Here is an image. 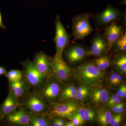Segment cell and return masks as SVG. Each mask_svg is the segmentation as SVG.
Wrapping results in <instances>:
<instances>
[{"mask_svg":"<svg viewBox=\"0 0 126 126\" xmlns=\"http://www.w3.org/2000/svg\"><path fill=\"white\" fill-rule=\"evenodd\" d=\"M73 70L75 79L89 87L97 86L104 77V73L97 67L94 63L83 64Z\"/></svg>","mask_w":126,"mask_h":126,"instance_id":"6da1fadb","label":"cell"},{"mask_svg":"<svg viewBox=\"0 0 126 126\" xmlns=\"http://www.w3.org/2000/svg\"><path fill=\"white\" fill-rule=\"evenodd\" d=\"M63 84L51 76L46 79L38 92L47 103L52 104L58 102L63 88Z\"/></svg>","mask_w":126,"mask_h":126,"instance_id":"7a4b0ae2","label":"cell"},{"mask_svg":"<svg viewBox=\"0 0 126 126\" xmlns=\"http://www.w3.org/2000/svg\"><path fill=\"white\" fill-rule=\"evenodd\" d=\"M78 105L73 100L64 102L55 103L49 104L46 113L51 119L55 117L70 120L77 112Z\"/></svg>","mask_w":126,"mask_h":126,"instance_id":"3957f363","label":"cell"},{"mask_svg":"<svg viewBox=\"0 0 126 126\" xmlns=\"http://www.w3.org/2000/svg\"><path fill=\"white\" fill-rule=\"evenodd\" d=\"M22 72L24 78L32 90L38 91L45 81V79L37 70L33 61L30 59L21 62Z\"/></svg>","mask_w":126,"mask_h":126,"instance_id":"277c9868","label":"cell"},{"mask_svg":"<svg viewBox=\"0 0 126 126\" xmlns=\"http://www.w3.org/2000/svg\"><path fill=\"white\" fill-rule=\"evenodd\" d=\"M30 111L35 114L46 113L49 104L41 96L38 91L31 90L21 102Z\"/></svg>","mask_w":126,"mask_h":126,"instance_id":"5b68a950","label":"cell"},{"mask_svg":"<svg viewBox=\"0 0 126 126\" xmlns=\"http://www.w3.org/2000/svg\"><path fill=\"white\" fill-rule=\"evenodd\" d=\"M31 112L23 105H21L14 112L5 117L2 125L10 126H30Z\"/></svg>","mask_w":126,"mask_h":126,"instance_id":"8992f818","label":"cell"},{"mask_svg":"<svg viewBox=\"0 0 126 126\" xmlns=\"http://www.w3.org/2000/svg\"><path fill=\"white\" fill-rule=\"evenodd\" d=\"M92 15L84 14L75 16L72 19L73 34L76 39H83L93 30L89 22Z\"/></svg>","mask_w":126,"mask_h":126,"instance_id":"52a82bcc","label":"cell"},{"mask_svg":"<svg viewBox=\"0 0 126 126\" xmlns=\"http://www.w3.org/2000/svg\"><path fill=\"white\" fill-rule=\"evenodd\" d=\"M56 32L54 41L56 46V53L54 58H63L64 50L69 44L70 39L65 27L60 20L59 16H57L55 21Z\"/></svg>","mask_w":126,"mask_h":126,"instance_id":"ba28073f","label":"cell"},{"mask_svg":"<svg viewBox=\"0 0 126 126\" xmlns=\"http://www.w3.org/2000/svg\"><path fill=\"white\" fill-rule=\"evenodd\" d=\"M52 68V76L63 84L69 81L73 76V70L65 63L63 58L54 57Z\"/></svg>","mask_w":126,"mask_h":126,"instance_id":"9c48e42d","label":"cell"},{"mask_svg":"<svg viewBox=\"0 0 126 126\" xmlns=\"http://www.w3.org/2000/svg\"><path fill=\"white\" fill-rule=\"evenodd\" d=\"M53 59L41 51L34 55L33 61L34 65L45 79L52 76Z\"/></svg>","mask_w":126,"mask_h":126,"instance_id":"30bf717a","label":"cell"},{"mask_svg":"<svg viewBox=\"0 0 126 126\" xmlns=\"http://www.w3.org/2000/svg\"><path fill=\"white\" fill-rule=\"evenodd\" d=\"M121 15L119 10L108 4L103 12L97 15L96 19L99 24L108 25L119 20Z\"/></svg>","mask_w":126,"mask_h":126,"instance_id":"8fae6325","label":"cell"},{"mask_svg":"<svg viewBox=\"0 0 126 126\" xmlns=\"http://www.w3.org/2000/svg\"><path fill=\"white\" fill-rule=\"evenodd\" d=\"M21 105L20 102L9 92L7 97L0 106V121L2 123L6 116L14 112Z\"/></svg>","mask_w":126,"mask_h":126,"instance_id":"7c38bea8","label":"cell"},{"mask_svg":"<svg viewBox=\"0 0 126 126\" xmlns=\"http://www.w3.org/2000/svg\"><path fill=\"white\" fill-rule=\"evenodd\" d=\"M9 92L15 95L20 102L31 90V88L24 78L20 81L9 82Z\"/></svg>","mask_w":126,"mask_h":126,"instance_id":"4fadbf2b","label":"cell"},{"mask_svg":"<svg viewBox=\"0 0 126 126\" xmlns=\"http://www.w3.org/2000/svg\"><path fill=\"white\" fill-rule=\"evenodd\" d=\"M109 48L107 40L99 34H96L92 40L91 49L88 51V55L102 56Z\"/></svg>","mask_w":126,"mask_h":126,"instance_id":"5bb4252c","label":"cell"},{"mask_svg":"<svg viewBox=\"0 0 126 126\" xmlns=\"http://www.w3.org/2000/svg\"><path fill=\"white\" fill-rule=\"evenodd\" d=\"M87 53L83 46L76 45L69 47L65 52V55L70 63H75L83 60L88 55Z\"/></svg>","mask_w":126,"mask_h":126,"instance_id":"9a60e30c","label":"cell"},{"mask_svg":"<svg viewBox=\"0 0 126 126\" xmlns=\"http://www.w3.org/2000/svg\"><path fill=\"white\" fill-rule=\"evenodd\" d=\"M122 28L116 22L111 23L104 30V35L108 43L109 48L112 47L122 35Z\"/></svg>","mask_w":126,"mask_h":126,"instance_id":"2e32d148","label":"cell"},{"mask_svg":"<svg viewBox=\"0 0 126 126\" xmlns=\"http://www.w3.org/2000/svg\"><path fill=\"white\" fill-rule=\"evenodd\" d=\"M109 98L108 90L104 88H98L93 90L90 99L94 103L101 104L107 102Z\"/></svg>","mask_w":126,"mask_h":126,"instance_id":"e0dca14e","label":"cell"},{"mask_svg":"<svg viewBox=\"0 0 126 126\" xmlns=\"http://www.w3.org/2000/svg\"><path fill=\"white\" fill-rule=\"evenodd\" d=\"M96 119L102 126H106L109 124L112 114L110 110L104 107H100L96 111Z\"/></svg>","mask_w":126,"mask_h":126,"instance_id":"ac0fdd59","label":"cell"},{"mask_svg":"<svg viewBox=\"0 0 126 126\" xmlns=\"http://www.w3.org/2000/svg\"><path fill=\"white\" fill-rule=\"evenodd\" d=\"M51 126V119L46 113L35 114L31 113L30 126Z\"/></svg>","mask_w":126,"mask_h":126,"instance_id":"d6986e66","label":"cell"},{"mask_svg":"<svg viewBox=\"0 0 126 126\" xmlns=\"http://www.w3.org/2000/svg\"><path fill=\"white\" fill-rule=\"evenodd\" d=\"M5 75L8 82H17L24 78L22 71L19 69H12L7 72Z\"/></svg>","mask_w":126,"mask_h":126,"instance_id":"ffe728a7","label":"cell"},{"mask_svg":"<svg viewBox=\"0 0 126 126\" xmlns=\"http://www.w3.org/2000/svg\"><path fill=\"white\" fill-rule=\"evenodd\" d=\"M94 63L100 70H105L110 65V57L108 55H104L95 60Z\"/></svg>","mask_w":126,"mask_h":126,"instance_id":"44dd1931","label":"cell"},{"mask_svg":"<svg viewBox=\"0 0 126 126\" xmlns=\"http://www.w3.org/2000/svg\"><path fill=\"white\" fill-rule=\"evenodd\" d=\"M117 68L123 73H126V54H122L118 56L115 61Z\"/></svg>","mask_w":126,"mask_h":126,"instance_id":"7402d4cb","label":"cell"},{"mask_svg":"<svg viewBox=\"0 0 126 126\" xmlns=\"http://www.w3.org/2000/svg\"><path fill=\"white\" fill-rule=\"evenodd\" d=\"M77 99L78 101H81L87 96L90 93V87L82 84L77 89Z\"/></svg>","mask_w":126,"mask_h":126,"instance_id":"603a6c76","label":"cell"},{"mask_svg":"<svg viewBox=\"0 0 126 126\" xmlns=\"http://www.w3.org/2000/svg\"><path fill=\"white\" fill-rule=\"evenodd\" d=\"M116 48L121 52H125L126 50V35L124 33L114 44Z\"/></svg>","mask_w":126,"mask_h":126,"instance_id":"cb8c5ba5","label":"cell"},{"mask_svg":"<svg viewBox=\"0 0 126 126\" xmlns=\"http://www.w3.org/2000/svg\"><path fill=\"white\" fill-rule=\"evenodd\" d=\"M96 113L94 110L90 108H84V116L85 121L93 122L96 117Z\"/></svg>","mask_w":126,"mask_h":126,"instance_id":"d4e9b609","label":"cell"},{"mask_svg":"<svg viewBox=\"0 0 126 126\" xmlns=\"http://www.w3.org/2000/svg\"><path fill=\"white\" fill-rule=\"evenodd\" d=\"M123 118V115L122 113L113 115L111 118L109 124L111 126H119Z\"/></svg>","mask_w":126,"mask_h":126,"instance_id":"484cf974","label":"cell"},{"mask_svg":"<svg viewBox=\"0 0 126 126\" xmlns=\"http://www.w3.org/2000/svg\"><path fill=\"white\" fill-rule=\"evenodd\" d=\"M117 96L122 98H126V84H122L119 88L117 93Z\"/></svg>","mask_w":126,"mask_h":126,"instance_id":"4316f807","label":"cell"},{"mask_svg":"<svg viewBox=\"0 0 126 126\" xmlns=\"http://www.w3.org/2000/svg\"><path fill=\"white\" fill-rule=\"evenodd\" d=\"M77 89V88L74 85H70L67 86V87H63L60 96L65 94L67 93L74 91V90Z\"/></svg>","mask_w":126,"mask_h":126,"instance_id":"83f0119b","label":"cell"},{"mask_svg":"<svg viewBox=\"0 0 126 126\" xmlns=\"http://www.w3.org/2000/svg\"><path fill=\"white\" fill-rule=\"evenodd\" d=\"M75 126H81L83 125L77 112L70 119Z\"/></svg>","mask_w":126,"mask_h":126,"instance_id":"f1b7e54d","label":"cell"},{"mask_svg":"<svg viewBox=\"0 0 126 126\" xmlns=\"http://www.w3.org/2000/svg\"><path fill=\"white\" fill-rule=\"evenodd\" d=\"M77 113L78 115L79 118L81 119L82 123L83 124L85 122L84 116V108L83 107H79Z\"/></svg>","mask_w":126,"mask_h":126,"instance_id":"f546056e","label":"cell"},{"mask_svg":"<svg viewBox=\"0 0 126 126\" xmlns=\"http://www.w3.org/2000/svg\"><path fill=\"white\" fill-rule=\"evenodd\" d=\"M119 75V74L117 73H115V72L112 73L111 75L110 78H109V81L111 84L115 86V82H116L117 79Z\"/></svg>","mask_w":126,"mask_h":126,"instance_id":"4dcf8cb0","label":"cell"},{"mask_svg":"<svg viewBox=\"0 0 126 126\" xmlns=\"http://www.w3.org/2000/svg\"><path fill=\"white\" fill-rule=\"evenodd\" d=\"M121 99L120 98V97H118L117 98L115 99V100L113 101H112L110 102L109 103H107V105L108 107H111L112 106L116 105L118 104L119 103H121Z\"/></svg>","mask_w":126,"mask_h":126,"instance_id":"1f68e13d","label":"cell"},{"mask_svg":"<svg viewBox=\"0 0 126 126\" xmlns=\"http://www.w3.org/2000/svg\"><path fill=\"white\" fill-rule=\"evenodd\" d=\"M122 80V77L119 74L117 79L116 82H115V86L119 85L121 82Z\"/></svg>","mask_w":126,"mask_h":126,"instance_id":"d6a6232c","label":"cell"},{"mask_svg":"<svg viewBox=\"0 0 126 126\" xmlns=\"http://www.w3.org/2000/svg\"><path fill=\"white\" fill-rule=\"evenodd\" d=\"M7 72V70L4 67L0 66V75H5Z\"/></svg>","mask_w":126,"mask_h":126,"instance_id":"836d02e7","label":"cell"},{"mask_svg":"<svg viewBox=\"0 0 126 126\" xmlns=\"http://www.w3.org/2000/svg\"><path fill=\"white\" fill-rule=\"evenodd\" d=\"M0 28H1L2 29H5L6 26H5L2 21V17L1 16V13L0 11Z\"/></svg>","mask_w":126,"mask_h":126,"instance_id":"e575fe53","label":"cell"},{"mask_svg":"<svg viewBox=\"0 0 126 126\" xmlns=\"http://www.w3.org/2000/svg\"><path fill=\"white\" fill-rule=\"evenodd\" d=\"M64 126H75L72 121L66 122Z\"/></svg>","mask_w":126,"mask_h":126,"instance_id":"d590c367","label":"cell"},{"mask_svg":"<svg viewBox=\"0 0 126 126\" xmlns=\"http://www.w3.org/2000/svg\"><path fill=\"white\" fill-rule=\"evenodd\" d=\"M1 125H2V122L0 121V126H1Z\"/></svg>","mask_w":126,"mask_h":126,"instance_id":"8d00e7d4","label":"cell"}]
</instances>
